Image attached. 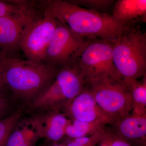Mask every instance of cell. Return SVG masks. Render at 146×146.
Wrapping results in <instances>:
<instances>
[{
    "mask_svg": "<svg viewBox=\"0 0 146 146\" xmlns=\"http://www.w3.org/2000/svg\"><path fill=\"white\" fill-rule=\"evenodd\" d=\"M58 69L0 52V74L14 97L28 105L54 81Z\"/></svg>",
    "mask_w": 146,
    "mask_h": 146,
    "instance_id": "cell-1",
    "label": "cell"
},
{
    "mask_svg": "<svg viewBox=\"0 0 146 146\" xmlns=\"http://www.w3.org/2000/svg\"><path fill=\"white\" fill-rule=\"evenodd\" d=\"M55 18L78 35L113 43L126 27L112 14L96 12L67 1H47Z\"/></svg>",
    "mask_w": 146,
    "mask_h": 146,
    "instance_id": "cell-2",
    "label": "cell"
},
{
    "mask_svg": "<svg viewBox=\"0 0 146 146\" xmlns=\"http://www.w3.org/2000/svg\"><path fill=\"white\" fill-rule=\"evenodd\" d=\"M112 44L114 65L128 84L146 75V33L138 27L126 26Z\"/></svg>",
    "mask_w": 146,
    "mask_h": 146,
    "instance_id": "cell-3",
    "label": "cell"
},
{
    "mask_svg": "<svg viewBox=\"0 0 146 146\" xmlns=\"http://www.w3.org/2000/svg\"><path fill=\"white\" fill-rule=\"evenodd\" d=\"M86 88L100 108L112 121L127 116L132 111L130 89L123 80H95L86 84Z\"/></svg>",
    "mask_w": 146,
    "mask_h": 146,
    "instance_id": "cell-4",
    "label": "cell"
},
{
    "mask_svg": "<svg viewBox=\"0 0 146 146\" xmlns=\"http://www.w3.org/2000/svg\"><path fill=\"white\" fill-rule=\"evenodd\" d=\"M56 22L55 30L42 63L59 69L76 64L90 39L78 35L56 19Z\"/></svg>",
    "mask_w": 146,
    "mask_h": 146,
    "instance_id": "cell-5",
    "label": "cell"
},
{
    "mask_svg": "<svg viewBox=\"0 0 146 146\" xmlns=\"http://www.w3.org/2000/svg\"><path fill=\"white\" fill-rule=\"evenodd\" d=\"M77 65L86 85L89 81L101 79L123 80L113 62L112 43L104 40L90 39Z\"/></svg>",
    "mask_w": 146,
    "mask_h": 146,
    "instance_id": "cell-6",
    "label": "cell"
},
{
    "mask_svg": "<svg viewBox=\"0 0 146 146\" xmlns=\"http://www.w3.org/2000/svg\"><path fill=\"white\" fill-rule=\"evenodd\" d=\"M45 5L42 16L25 30L20 44L27 59L36 63L43 62L56 26V19L47 1Z\"/></svg>",
    "mask_w": 146,
    "mask_h": 146,
    "instance_id": "cell-7",
    "label": "cell"
},
{
    "mask_svg": "<svg viewBox=\"0 0 146 146\" xmlns=\"http://www.w3.org/2000/svg\"><path fill=\"white\" fill-rule=\"evenodd\" d=\"M35 7L18 15L0 17V51L4 55L13 57L20 49L21 38L25 30L40 18Z\"/></svg>",
    "mask_w": 146,
    "mask_h": 146,
    "instance_id": "cell-8",
    "label": "cell"
},
{
    "mask_svg": "<svg viewBox=\"0 0 146 146\" xmlns=\"http://www.w3.org/2000/svg\"><path fill=\"white\" fill-rule=\"evenodd\" d=\"M60 112L71 120L104 121L109 125L113 122L100 108L93 95L86 88L72 99L66 101Z\"/></svg>",
    "mask_w": 146,
    "mask_h": 146,
    "instance_id": "cell-9",
    "label": "cell"
},
{
    "mask_svg": "<svg viewBox=\"0 0 146 146\" xmlns=\"http://www.w3.org/2000/svg\"><path fill=\"white\" fill-rule=\"evenodd\" d=\"M40 138L48 142H58L65 136L66 126L70 119L58 110L35 113L29 118Z\"/></svg>",
    "mask_w": 146,
    "mask_h": 146,
    "instance_id": "cell-10",
    "label": "cell"
},
{
    "mask_svg": "<svg viewBox=\"0 0 146 146\" xmlns=\"http://www.w3.org/2000/svg\"><path fill=\"white\" fill-rule=\"evenodd\" d=\"M109 126L132 146H146V114L129 115L115 120Z\"/></svg>",
    "mask_w": 146,
    "mask_h": 146,
    "instance_id": "cell-11",
    "label": "cell"
},
{
    "mask_svg": "<svg viewBox=\"0 0 146 146\" xmlns=\"http://www.w3.org/2000/svg\"><path fill=\"white\" fill-rule=\"evenodd\" d=\"M55 80L67 101L72 99L86 88V81L77 63L58 69Z\"/></svg>",
    "mask_w": 146,
    "mask_h": 146,
    "instance_id": "cell-12",
    "label": "cell"
},
{
    "mask_svg": "<svg viewBox=\"0 0 146 146\" xmlns=\"http://www.w3.org/2000/svg\"><path fill=\"white\" fill-rule=\"evenodd\" d=\"M112 16L125 26L146 21V0H119L114 3Z\"/></svg>",
    "mask_w": 146,
    "mask_h": 146,
    "instance_id": "cell-13",
    "label": "cell"
},
{
    "mask_svg": "<svg viewBox=\"0 0 146 146\" xmlns=\"http://www.w3.org/2000/svg\"><path fill=\"white\" fill-rule=\"evenodd\" d=\"M66 101L60 86L55 80L28 106L30 110L35 113L52 110L60 111Z\"/></svg>",
    "mask_w": 146,
    "mask_h": 146,
    "instance_id": "cell-14",
    "label": "cell"
},
{
    "mask_svg": "<svg viewBox=\"0 0 146 146\" xmlns=\"http://www.w3.org/2000/svg\"><path fill=\"white\" fill-rule=\"evenodd\" d=\"M39 139L29 118L20 119L9 135L5 146H35Z\"/></svg>",
    "mask_w": 146,
    "mask_h": 146,
    "instance_id": "cell-15",
    "label": "cell"
},
{
    "mask_svg": "<svg viewBox=\"0 0 146 146\" xmlns=\"http://www.w3.org/2000/svg\"><path fill=\"white\" fill-rule=\"evenodd\" d=\"M108 125L109 123L104 121L83 122L70 119L65 129V136L76 138L90 136Z\"/></svg>",
    "mask_w": 146,
    "mask_h": 146,
    "instance_id": "cell-16",
    "label": "cell"
},
{
    "mask_svg": "<svg viewBox=\"0 0 146 146\" xmlns=\"http://www.w3.org/2000/svg\"><path fill=\"white\" fill-rule=\"evenodd\" d=\"M127 85L132 100L131 112L137 115L146 114V75L142 80H136Z\"/></svg>",
    "mask_w": 146,
    "mask_h": 146,
    "instance_id": "cell-17",
    "label": "cell"
},
{
    "mask_svg": "<svg viewBox=\"0 0 146 146\" xmlns=\"http://www.w3.org/2000/svg\"><path fill=\"white\" fill-rule=\"evenodd\" d=\"M22 110H18L0 119V146H5L9 137L22 116Z\"/></svg>",
    "mask_w": 146,
    "mask_h": 146,
    "instance_id": "cell-18",
    "label": "cell"
},
{
    "mask_svg": "<svg viewBox=\"0 0 146 146\" xmlns=\"http://www.w3.org/2000/svg\"><path fill=\"white\" fill-rule=\"evenodd\" d=\"M33 7V5L28 2L0 1V17L21 14Z\"/></svg>",
    "mask_w": 146,
    "mask_h": 146,
    "instance_id": "cell-19",
    "label": "cell"
},
{
    "mask_svg": "<svg viewBox=\"0 0 146 146\" xmlns=\"http://www.w3.org/2000/svg\"><path fill=\"white\" fill-rule=\"evenodd\" d=\"M69 3L89 10L108 13L107 11L114 5L115 2L113 0H70Z\"/></svg>",
    "mask_w": 146,
    "mask_h": 146,
    "instance_id": "cell-20",
    "label": "cell"
},
{
    "mask_svg": "<svg viewBox=\"0 0 146 146\" xmlns=\"http://www.w3.org/2000/svg\"><path fill=\"white\" fill-rule=\"evenodd\" d=\"M106 128L90 136L76 138H68L63 144L65 146H97L103 136Z\"/></svg>",
    "mask_w": 146,
    "mask_h": 146,
    "instance_id": "cell-21",
    "label": "cell"
},
{
    "mask_svg": "<svg viewBox=\"0 0 146 146\" xmlns=\"http://www.w3.org/2000/svg\"><path fill=\"white\" fill-rule=\"evenodd\" d=\"M97 146H132L122 138L117 136L108 125L105 129L103 136Z\"/></svg>",
    "mask_w": 146,
    "mask_h": 146,
    "instance_id": "cell-22",
    "label": "cell"
},
{
    "mask_svg": "<svg viewBox=\"0 0 146 146\" xmlns=\"http://www.w3.org/2000/svg\"><path fill=\"white\" fill-rule=\"evenodd\" d=\"M9 106L8 101L4 96L3 94H0V119L3 117V115L7 111Z\"/></svg>",
    "mask_w": 146,
    "mask_h": 146,
    "instance_id": "cell-23",
    "label": "cell"
},
{
    "mask_svg": "<svg viewBox=\"0 0 146 146\" xmlns=\"http://www.w3.org/2000/svg\"><path fill=\"white\" fill-rule=\"evenodd\" d=\"M42 146H65L63 143H59L58 142H48L45 145Z\"/></svg>",
    "mask_w": 146,
    "mask_h": 146,
    "instance_id": "cell-24",
    "label": "cell"
},
{
    "mask_svg": "<svg viewBox=\"0 0 146 146\" xmlns=\"http://www.w3.org/2000/svg\"><path fill=\"white\" fill-rule=\"evenodd\" d=\"M5 85L3 82L2 78L0 74V94H3L2 92L4 89Z\"/></svg>",
    "mask_w": 146,
    "mask_h": 146,
    "instance_id": "cell-25",
    "label": "cell"
},
{
    "mask_svg": "<svg viewBox=\"0 0 146 146\" xmlns=\"http://www.w3.org/2000/svg\"><path fill=\"white\" fill-rule=\"evenodd\" d=\"M0 52H1V51H0Z\"/></svg>",
    "mask_w": 146,
    "mask_h": 146,
    "instance_id": "cell-26",
    "label": "cell"
},
{
    "mask_svg": "<svg viewBox=\"0 0 146 146\" xmlns=\"http://www.w3.org/2000/svg\"></svg>",
    "mask_w": 146,
    "mask_h": 146,
    "instance_id": "cell-27",
    "label": "cell"
}]
</instances>
